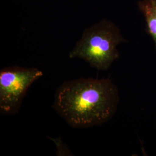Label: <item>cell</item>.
I'll use <instances>...</instances> for the list:
<instances>
[{
  "label": "cell",
  "mask_w": 156,
  "mask_h": 156,
  "mask_svg": "<svg viewBox=\"0 0 156 156\" xmlns=\"http://www.w3.org/2000/svg\"><path fill=\"white\" fill-rule=\"evenodd\" d=\"M43 76L36 68L13 66L0 71V112L13 115L19 111L23 99L35 81Z\"/></svg>",
  "instance_id": "obj_3"
},
{
  "label": "cell",
  "mask_w": 156,
  "mask_h": 156,
  "mask_svg": "<svg viewBox=\"0 0 156 156\" xmlns=\"http://www.w3.org/2000/svg\"><path fill=\"white\" fill-rule=\"evenodd\" d=\"M119 101L117 86L111 79L80 78L57 88L53 108L71 127L89 128L110 120Z\"/></svg>",
  "instance_id": "obj_1"
},
{
  "label": "cell",
  "mask_w": 156,
  "mask_h": 156,
  "mask_svg": "<svg viewBox=\"0 0 156 156\" xmlns=\"http://www.w3.org/2000/svg\"><path fill=\"white\" fill-rule=\"evenodd\" d=\"M137 6L144 17L147 33L153 39L156 50V0H140Z\"/></svg>",
  "instance_id": "obj_4"
},
{
  "label": "cell",
  "mask_w": 156,
  "mask_h": 156,
  "mask_svg": "<svg viewBox=\"0 0 156 156\" xmlns=\"http://www.w3.org/2000/svg\"><path fill=\"white\" fill-rule=\"evenodd\" d=\"M126 42L115 23L102 19L84 30L69 57L83 59L98 71H106L120 57L118 45Z\"/></svg>",
  "instance_id": "obj_2"
}]
</instances>
